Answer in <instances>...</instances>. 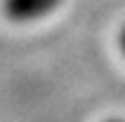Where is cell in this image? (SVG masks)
Listing matches in <instances>:
<instances>
[{
	"instance_id": "1",
	"label": "cell",
	"mask_w": 125,
	"mask_h": 122,
	"mask_svg": "<svg viewBox=\"0 0 125 122\" xmlns=\"http://www.w3.org/2000/svg\"><path fill=\"white\" fill-rule=\"evenodd\" d=\"M62 5V0H2V14L14 24H28L47 17Z\"/></svg>"
},
{
	"instance_id": "2",
	"label": "cell",
	"mask_w": 125,
	"mask_h": 122,
	"mask_svg": "<svg viewBox=\"0 0 125 122\" xmlns=\"http://www.w3.org/2000/svg\"><path fill=\"white\" fill-rule=\"evenodd\" d=\"M120 49L125 52V26H123V31H120Z\"/></svg>"
},
{
	"instance_id": "3",
	"label": "cell",
	"mask_w": 125,
	"mask_h": 122,
	"mask_svg": "<svg viewBox=\"0 0 125 122\" xmlns=\"http://www.w3.org/2000/svg\"><path fill=\"white\" fill-rule=\"evenodd\" d=\"M106 122H125V120H106Z\"/></svg>"
}]
</instances>
